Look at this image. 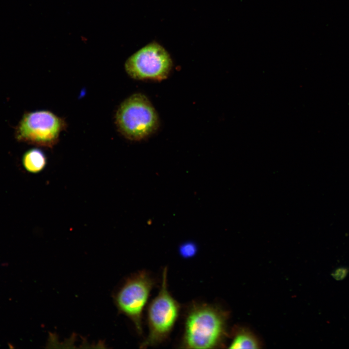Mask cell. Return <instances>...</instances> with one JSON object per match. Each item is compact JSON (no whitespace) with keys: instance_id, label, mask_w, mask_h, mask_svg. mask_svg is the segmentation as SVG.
<instances>
[{"instance_id":"5","label":"cell","mask_w":349,"mask_h":349,"mask_svg":"<svg viewBox=\"0 0 349 349\" xmlns=\"http://www.w3.org/2000/svg\"><path fill=\"white\" fill-rule=\"evenodd\" d=\"M65 126L62 118L50 111L28 112L16 126L15 136L19 142L51 147L58 142Z\"/></svg>"},{"instance_id":"4","label":"cell","mask_w":349,"mask_h":349,"mask_svg":"<svg viewBox=\"0 0 349 349\" xmlns=\"http://www.w3.org/2000/svg\"><path fill=\"white\" fill-rule=\"evenodd\" d=\"M155 285L150 273L143 270L126 279L113 295L118 310L131 321L140 335L143 333V311Z\"/></svg>"},{"instance_id":"10","label":"cell","mask_w":349,"mask_h":349,"mask_svg":"<svg viewBox=\"0 0 349 349\" xmlns=\"http://www.w3.org/2000/svg\"><path fill=\"white\" fill-rule=\"evenodd\" d=\"M346 270L344 269L337 270L333 273L334 277L337 279H341L345 277L346 274Z\"/></svg>"},{"instance_id":"1","label":"cell","mask_w":349,"mask_h":349,"mask_svg":"<svg viewBox=\"0 0 349 349\" xmlns=\"http://www.w3.org/2000/svg\"><path fill=\"white\" fill-rule=\"evenodd\" d=\"M227 315L217 305L191 303L185 312L180 348L213 349L221 347L226 335Z\"/></svg>"},{"instance_id":"9","label":"cell","mask_w":349,"mask_h":349,"mask_svg":"<svg viewBox=\"0 0 349 349\" xmlns=\"http://www.w3.org/2000/svg\"><path fill=\"white\" fill-rule=\"evenodd\" d=\"M197 251L196 244L192 241L182 243L179 248V252L182 256L188 258L193 256Z\"/></svg>"},{"instance_id":"8","label":"cell","mask_w":349,"mask_h":349,"mask_svg":"<svg viewBox=\"0 0 349 349\" xmlns=\"http://www.w3.org/2000/svg\"><path fill=\"white\" fill-rule=\"evenodd\" d=\"M260 343L251 332L245 329H237L234 333L230 349H258Z\"/></svg>"},{"instance_id":"7","label":"cell","mask_w":349,"mask_h":349,"mask_svg":"<svg viewBox=\"0 0 349 349\" xmlns=\"http://www.w3.org/2000/svg\"><path fill=\"white\" fill-rule=\"evenodd\" d=\"M22 160L26 171L33 174L43 171L47 163L45 154L38 148H33L27 150L24 154Z\"/></svg>"},{"instance_id":"3","label":"cell","mask_w":349,"mask_h":349,"mask_svg":"<svg viewBox=\"0 0 349 349\" xmlns=\"http://www.w3.org/2000/svg\"><path fill=\"white\" fill-rule=\"evenodd\" d=\"M115 123L119 132L128 140L144 139L158 129V114L149 99L143 94H134L118 107Z\"/></svg>"},{"instance_id":"2","label":"cell","mask_w":349,"mask_h":349,"mask_svg":"<svg viewBox=\"0 0 349 349\" xmlns=\"http://www.w3.org/2000/svg\"><path fill=\"white\" fill-rule=\"evenodd\" d=\"M167 273L165 267L162 271L159 292L148 306V333L140 345L142 348L154 347L166 341L178 319L181 306L169 290Z\"/></svg>"},{"instance_id":"6","label":"cell","mask_w":349,"mask_h":349,"mask_svg":"<svg viewBox=\"0 0 349 349\" xmlns=\"http://www.w3.org/2000/svg\"><path fill=\"white\" fill-rule=\"evenodd\" d=\"M173 66L169 53L156 42L148 44L126 61L125 68L132 78L162 80L166 79Z\"/></svg>"}]
</instances>
